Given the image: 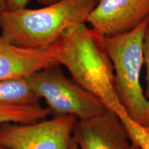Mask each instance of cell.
I'll list each match as a JSON object with an SVG mask.
<instances>
[{"instance_id": "13", "label": "cell", "mask_w": 149, "mask_h": 149, "mask_svg": "<svg viewBox=\"0 0 149 149\" xmlns=\"http://www.w3.org/2000/svg\"><path fill=\"white\" fill-rule=\"evenodd\" d=\"M30 0H5L7 10H14L26 8Z\"/></svg>"}, {"instance_id": "18", "label": "cell", "mask_w": 149, "mask_h": 149, "mask_svg": "<svg viewBox=\"0 0 149 149\" xmlns=\"http://www.w3.org/2000/svg\"><path fill=\"white\" fill-rule=\"evenodd\" d=\"M144 128H146V129L147 130V131H148V133H149V119H148V122H147V124H146V126H145Z\"/></svg>"}, {"instance_id": "9", "label": "cell", "mask_w": 149, "mask_h": 149, "mask_svg": "<svg viewBox=\"0 0 149 149\" xmlns=\"http://www.w3.org/2000/svg\"><path fill=\"white\" fill-rule=\"evenodd\" d=\"M40 99L31 88L27 77L0 80V104L27 106L40 104Z\"/></svg>"}, {"instance_id": "2", "label": "cell", "mask_w": 149, "mask_h": 149, "mask_svg": "<svg viewBox=\"0 0 149 149\" xmlns=\"http://www.w3.org/2000/svg\"><path fill=\"white\" fill-rule=\"evenodd\" d=\"M96 3L95 0H61L40 8L6 10L1 39L20 48L45 50L66 30L86 23Z\"/></svg>"}, {"instance_id": "3", "label": "cell", "mask_w": 149, "mask_h": 149, "mask_svg": "<svg viewBox=\"0 0 149 149\" xmlns=\"http://www.w3.org/2000/svg\"><path fill=\"white\" fill-rule=\"evenodd\" d=\"M149 18L127 33L104 37L115 73V89L122 106L134 122L144 126L149 119V102L140 82L144 66V35Z\"/></svg>"}, {"instance_id": "1", "label": "cell", "mask_w": 149, "mask_h": 149, "mask_svg": "<svg viewBox=\"0 0 149 149\" xmlns=\"http://www.w3.org/2000/svg\"><path fill=\"white\" fill-rule=\"evenodd\" d=\"M45 51L109 111L119 117L128 115L116 92L114 69L103 35L86 23L79 24L66 30Z\"/></svg>"}, {"instance_id": "7", "label": "cell", "mask_w": 149, "mask_h": 149, "mask_svg": "<svg viewBox=\"0 0 149 149\" xmlns=\"http://www.w3.org/2000/svg\"><path fill=\"white\" fill-rule=\"evenodd\" d=\"M72 139L79 149H130V139L118 115L109 110L77 120Z\"/></svg>"}, {"instance_id": "12", "label": "cell", "mask_w": 149, "mask_h": 149, "mask_svg": "<svg viewBox=\"0 0 149 149\" xmlns=\"http://www.w3.org/2000/svg\"><path fill=\"white\" fill-rule=\"evenodd\" d=\"M143 53H144V64L146 69V91L145 96L149 102V24L146 28L144 39V46H143Z\"/></svg>"}, {"instance_id": "16", "label": "cell", "mask_w": 149, "mask_h": 149, "mask_svg": "<svg viewBox=\"0 0 149 149\" xmlns=\"http://www.w3.org/2000/svg\"><path fill=\"white\" fill-rule=\"evenodd\" d=\"M70 149H79L78 148L77 144L73 141V139H72V142H71V145H70Z\"/></svg>"}, {"instance_id": "17", "label": "cell", "mask_w": 149, "mask_h": 149, "mask_svg": "<svg viewBox=\"0 0 149 149\" xmlns=\"http://www.w3.org/2000/svg\"><path fill=\"white\" fill-rule=\"evenodd\" d=\"M130 149H141V148H139V147H137V146H135V144H131V146H130Z\"/></svg>"}, {"instance_id": "19", "label": "cell", "mask_w": 149, "mask_h": 149, "mask_svg": "<svg viewBox=\"0 0 149 149\" xmlns=\"http://www.w3.org/2000/svg\"><path fill=\"white\" fill-rule=\"evenodd\" d=\"M0 149H8V148H6V147L2 146V145H1V144H0Z\"/></svg>"}, {"instance_id": "10", "label": "cell", "mask_w": 149, "mask_h": 149, "mask_svg": "<svg viewBox=\"0 0 149 149\" xmlns=\"http://www.w3.org/2000/svg\"><path fill=\"white\" fill-rule=\"evenodd\" d=\"M51 115L47 108L40 104L14 106L0 104V125L7 123L26 124L47 119Z\"/></svg>"}, {"instance_id": "20", "label": "cell", "mask_w": 149, "mask_h": 149, "mask_svg": "<svg viewBox=\"0 0 149 149\" xmlns=\"http://www.w3.org/2000/svg\"><path fill=\"white\" fill-rule=\"evenodd\" d=\"M95 1H97H97H99V0H95Z\"/></svg>"}, {"instance_id": "4", "label": "cell", "mask_w": 149, "mask_h": 149, "mask_svg": "<svg viewBox=\"0 0 149 149\" xmlns=\"http://www.w3.org/2000/svg\"><path fill=\"white\" fill-rule=\"evenodd\" d=\"M27 79L53 117L72 115L77 120H86L108 110L96 97L67 77L58 64L38 70Z\"/></svg>"}, {"instance_id": "15", "label": "cell", "mask_w": 149, "mask_h": 149, "mask_svg": "<svg viewBox=\"0 0 149 149\" xmlns=\"http://www.w3.org/2000/svg\"><path fill=\"white\" fill-rule=\"evenodd\" d=\"M61 1V0H37V1L41 5L44 6H48L51 4H53V3L59 2V1Z\"/></svg>"}, {"instance_id": "8", "label": "cell", "mask_w": 149, "mask_h": 149, "mask_svg": "<svg viewBox=\"0 0 149 149\" xmlns=\"http://www.w3.org/2000/svg\"><path fill=\"white\" fill-rule=\"evenodd\" d=\"M56 64L45 50L20 48L0 40V80L28 77Z\"/></svg>"}, {"instance_id": "6", "label": "cell", "mask_w": 149, "mask_h": 149, "mask_svg": "<svg viewBox=\"0 0 149 149\" xmlns=\"http://www.w3.org/2000/svg\"><path fill=\"white\" fill-rule=\"evenodd\" d=\"M149 18V0H99L86 24L104 37L127 33Z\"/></svg>"}, {"instance_id": "14", "label": "cell", "mask_w": 149, "mask_h": 149, "mask_svg": "<svg viewBox=\"0 0 149 149\" xmlns=\"http://www.w3.org/2000/svg\"><path fill=\"white\" fill-rule=\"evenodd\" d=\"M7 10L5 0H0V40L1 38V31H2V17L3 15Z\"/></svg>"}, {"instance_id": "5", "label": "cell", "mask_w": 149, "mask_h": 149, "mask_svg": "<svg viewBox=\"0 0 149 149\" xmlns=\"http://www.w3.org/2000/svg\"><path fill=\"white\" fill-rule=\"evenodd\" d=\"M77 119L72 115L0 125V144L8 149H70Z\"/></svg>"}, {"instance_id": "11", "label": "cell", "mask_w": 149, "mask_h": 149, "mask_svg": "<svg viewBox=\"0 0 149 149\" xmlns=\"http://www.w3.org/2000/svg\"><path fill=\"white\" fill-rule=\"evenodd\" d=\"M132 144L141 149H149V133L128 115L120 117Z\"/></svg>"}]
</instances>
